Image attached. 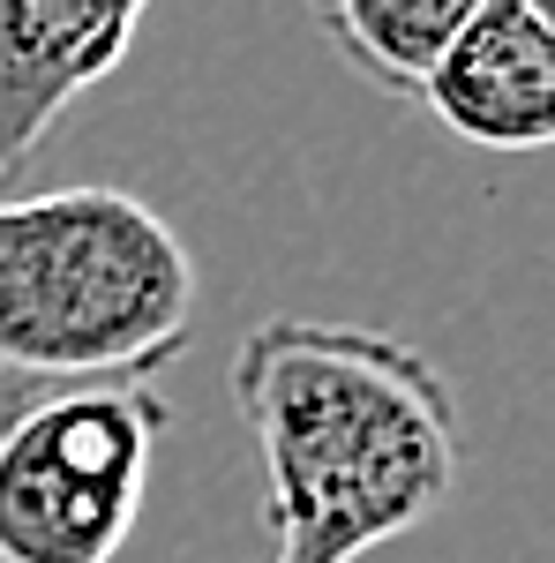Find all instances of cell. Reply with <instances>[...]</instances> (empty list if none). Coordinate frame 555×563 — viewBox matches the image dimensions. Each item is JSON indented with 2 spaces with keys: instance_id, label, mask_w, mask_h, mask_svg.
Returning <instances> with one entry per match:
<instances>
[{
  "instance_id": "obj_1",
  "label": "cell",
  "mask_w": 555,
  "mask_h": 563,
  "mask_svg": "<svg viewBox=\"0 0 555 563\" xmlns=\"http://www.w3.org/2000/svg\"><path fill=\"white\" fill-rule=\"evenodd\" d=\"M225 384L278 526L270 563H360L458 496V390L390 331L270 316L241 339Z\"/></svg>"
},
{
  "instance_id": "obj_2",
  "label": "cell",
  "mask_w": 555,
  "mask_h": 563,
  "mask_svg": "<svg viewBox=\"0 0 555 563\" xmlns=\"http://www.w3.org/2000/svg\"><path fill=\"white\" fill-rule=\"evenodd\" d=\"M203 316L188 241L113 180L0 196V406L151 384Z\"/></svg>"
},
{
  "instance_id": "obj_3",
  "label": "cell",
  "mask_w": 555,
  "mask_h": 563,
  "mask_svg": "<svg viewBox=\"0 0 555 563\" xmlns=\"http://www.w3.org/2000/svg\"><path fill=\"white\" fill-rule=\"evenodd\" d=\"M158 443L166 406L151 384L0 406V563H121Z\"/></svg>"
},
{
  "instance_id": "obj_4",
  "label": "cell",
  "mask_w": 555,
  "mask_h": 563,
  "mask_svg": "<svg viewBox=\"0 0 555 563\" xmlns=\"http://www.w3.org/2000/svg\"><path fill=\"white\" fill-rule=\"evenodd\" d=\"M421 106L473 151L541 158L555 143V8L488 0L428 68Z\"/></svg>"
},
{
  "instance_id": "obj_5",
  "label": "cell",
  "mask_w": 555,
  "mask_h": 563,
  "mask_svg": "<svg viewBox=\"0 0 555 563\" xmlns=\"http://www.w3.org/2000/svg\"><path fill=\"white\" fill-rule=\"evenodd\" d=\"M151 0H0V180L135 53Z\"/></svg>"
},
{
  "instance_id": "obj_6",
  "label": "cell",
  "mask_w": 555,
  "mask_h": 563,
  "mask_svg": "<svg viewBox=\"0 0 555 563\" xmlns=\"http://www.w3.org/2000/svg\"><path fill=\"white\" fill-rule=\"evenodd\" d=\"M315 31L331 38L345 68L384 98H421L428 68L451 53L488 0H308Z\"/></svg>"
}]
</instances>
